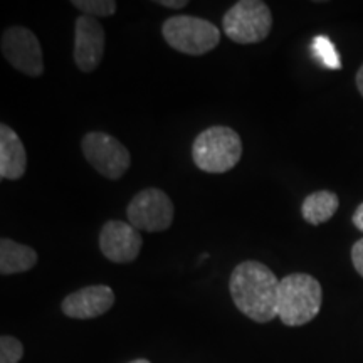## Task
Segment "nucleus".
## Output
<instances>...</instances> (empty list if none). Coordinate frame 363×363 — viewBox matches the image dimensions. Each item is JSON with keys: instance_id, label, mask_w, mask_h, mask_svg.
Here are the masks:
<instances>
[{"instance_id": "nucleus-14", "label": "nucleus", "mask_w": 363, "mask_h": 363, "mask_svg": "<svg viewBox=\"0 0 363 363\" xmlns=\"http://www.w3.org/2000/svg\"><path fill=\"white\" fill-rule=\"evenodd\" d=\"M338 207L340 199L337 194L330 192V190H318L305 199L301 206V214L308 224L320 225L337 214Z\"/></svg>"}, {"instance_id": "nucleus-3", "label": "nucleus", "mask_w": 363, "mask_h": 363, "mask_svg": "<svg viewBox=\"0 0 363 363\" xmlns=\"http://www.w3.org/2000/svg\"><path fill=\"white\" fill-rule=\"evenodd\" d=\"M242 157V142L229 126H211L197 135L192 143V158L197 169L207 174H225Z\"/></svg>"}, {"instance_id": "nucleus-8", "label": "nucleus", "mask_w": 363, "mask_h": 363, "mask_svg": "<svg viewBox=\"0 0 363 363\" xmlns=\"http://www.w3.org/2000/svg\"><path fill=\"white\" fill-rule=\"evenodd\" d=\"M2 54L17 71L39 78L44 72V57L39 39L33 30L12 26L2 34Z\"/></svg>"}, {"instance_id": "nucleus-21", "label": "nucleus", "mask_w": 363, "mask_h": 363, "mask_svg": "<svg viewBox=\"0 0 363 363\" xmlns=\"http://www.w3.org/2000/svg\"><path fill=\"white\" fill-rule=\"evenodd\" d=\"M355 79H357V88H358V91H360V94L363 96V65H362L360 69H358Z\"/></svg>"}, {"instance_id": "nucleus-15", "label": "nucleus", "mask_w": 363, "mask_h": 363, "mask_svg": "<svg viewBox=\"0 0 363 363\" xmlns=\"http://www.w3.org/2000/svg\"><path fill=\"white\" fill-rule=\"evenodd\" d=\"M313 51H315L316 57L330 69H340L342 67V61L337 52V48L326 35H316L313 39Z\"/></svg>"}, {"instance_id": "nucleus-6", "label": "nucleus", "mask_w": 363, "mask_h": 363, "mask_svg": "<svg viewBox=\"0 0 363 363\" xmlns=\"http://www.w3.org/2000/svg\"><path fill=\"white\" fill-rule=\"evenodd\" d=\"M84 158L88 163L108 180H118L130 169V152L115 136L103 131H89L83 136Z\"/></svg>"}, {"instance_id": "nucleus-16", "label": "nucleus", "mask_w": 363, "mask_h": 363, "mask_svg": "<svg viewBox=\"0 0 363 363\" xmlns=\"http://www.w3.org/2000/svg\"><path fill=\"white\" fill-rule=\"evenodd\" d=\"M71 4L89 17H110L116 12V2L113 0H72Z\"/></svg>"}, {"instance_id": "nucleus-2", "label": "nucleus", "mask_w": 363, "mask_h": 363, "mask_svg": "<svg viewBox=\"0 0 363 363\" xmlns=\"http://www.w3.org/2000/svg\"><path fill=\"white\" fill-rule=\"evenodd\" d=\"M323 289L320 281L305 272H294L279 281L278 318L286 326H303L321 310Z\"/></svg>"}, {"instance_id": "nucleus-10", "label": "nucleus", "mask_w": 363, "mask_h": 363, "mask_svg": "<svg viewBox=\"0 0 363 363\" xmlns=\"http://www.w3.org/2000/svg\"><path fill=\"white\" fill-rule=\"evenodd\" d=\"M104 54V29L94 17L81 16L74 26V62L79 71L91 72Z\"/></svg>"}, {"instance_id": "nucleus-11", "label": "nucleus", "mask_w": 363, "mask_h": 363, "mask_svg": "<svg viewBox=\"0 0 363 363\" xmlns=\"http://www.w3.org/2000/svg\"><path fill=\"white\" fill-rule=\"evenodd\" d=\"M115 305V293L106 284H93L67 294L61 310L67 318L74 320H93L104 315Z\"/></svg>"}, {"instance_id": "nucleus-4", "label": "nucleus", "mask_w": 363, "mask_h": 363, "mask_svg": "<svg viewBox=\"0 0 363 363\" xmlns=\"http://www.w3.org/2000/svg\"><path fill=\"white\" fill-rule=\"evenodd\" d=\"M163 39L170 48L189 56H202L219 45L220 30L201 17L175 16L163 22Z\"/></svg>"}, {"instance_id": "nucleus-7", "label": "nucleus", "mask_w": 363, "mask_h": 363, "mask_svg": "<svg viewBox=\"0 0 363 363\" xmlns=\"http://www.w3.org/2000/svg\"><path fill=\"white\" fill-rule=\"evenodd\" d=\"M174 202L163 190L150 187L131 199L126 208L128 222L145 233H162L174 222Z\"/></svg>"}, {"instance_id": "nucleus-5", "label": "nucleus", "mask_w": 363, "mask_h": 363, "mask_svg": "<svg viewBox=\"0 0 363 363\" xmlns=\"http://www.w3.org/2000/svg\"><path fill=\"white\" fill-rule=\"evenodd\" d=\"M272 13L261 0L235 2L222 17V29L238 44L262 43L271 33Z\"/></svg>"}, {"instance_id": "nucleus-19", "label": "nucleus", "mask_w": 363, "mask_h": 363, "mask_svg": "<svg viewBox=\"0 0 363 363\" xmlns=\"http://www.w3.org/2000/svg\"><path fill=\"white\" fill-rule=\"evenodd\" d=\"M158 6L169 7V9H184L189 6L187 0H157Z\"/></svg>"}, {"instance_id": "nucleus-18", "label": "nucleus", "mask_w": 363, "mask_h": 363, "mask_svg": "<svg viewBox=\"0 0 363 363\" xmlns=\"http://www.w3.org/2000/svg\"><path fill=\"white\" fill-rule=\"evenodd\" d=\"M352 262H353V267H355V271L363 278V238L353 244Z\"/></svg>"}, {"instance_id": "nucleus-22", "label": "nucleus", "mask_w": 363, "mask_h": 363, "mask_svg": "<svg viewBox=\"0 0 363 363\" xmlns=\"http://www.w3.org/2000/svg\"><path fill=\"white\" fill-rule=\"evenodd\" d=\"M130 363H152L150 360H147V358H136V360L130 362Z\"/></svg>"}, {"instance_id": "nucleus-12", "label": "nucleus", "mask_w": 363, "mask_h": 363, "mask_svg": "<svg viewBox=\"0 0 363 363\" xmlns=\"http://www.w3.org/2000/svg\"><path fill=\"white\" fill-rule=\"evenodd\" d=\"M27 169L24 143L11 126L0 125V177L2 180H19Z\"/></svg>"}, {"instance_id": "nucleus-1", "label": "nucleus", "mask_w": 363, "mask_h": 363, "mask_svg": "<svg viewBox=\"0 0 363 363\" xmlns=\"http://www.w3.org/2000/svg\"><path fill=\"white\" fill-rule=\"evenodd\" d=\"M279 281L262 262L244 261L230 274L229 291L242 315L256 323H269L278 316Z\"/></svg>"}, {"instance_id": "nucleus-17", "label": "nucleus", "mask_w": 363, "mask_h": 363, "mask_svg": "<svg viewBox=\"0 0 363 363\" xmlns=\"http://www.w3.org/2000/svg\"><path fill=\"white\" fill-rule=\"evenodd\" d=\"M24 357V347L17 338L2 335L0 338V363H19Z\"/></svg>"}, {"instance_id": "nucleus-20", "label": "nucleus", "mask_w": 363, "mask_h": 363, "mask_svg": "<svg viewBox=\"0 0 363 363\" xmlns=\"http://www.w3.org/2000/svg\"><path fill=\"white\" fill-rule=\"evenodd\" d=\"M352 222H353V225L360 230V233H363V203H360V206L357 207V211L353 212Z\"/></svg>"}, {"instance_id": "nucleus-9", "label": "nucleus", "mask_w": 363, "mask_h": 363, "mask_svg": "<svg viewBox=\"0 0 363 363\" xmlns=\"http://www.w3.org/2000/svg\"><path fill=\"white\" fill-rule=\"evenodd\" d=\"M142 246V234L130 222L108 220L99 233V249L103 256L116 264L133 262Z\"/></svg>"}, {"instance_id": "nucleus-13", "label": "nucleus", "mask_w": 363, "mask_h": 363, "mask_svg": "<svg viewBox=\"0 0 363 363\" xmlns=\"http://www.w3.org/2000/svg\"><path fill=\"white\" fill-rule=\"evenodd\" d=\"M35 264H38V252L33 247L7 238L0 240V274H19L33 269Z\"/></svg>"}]
</instances>
